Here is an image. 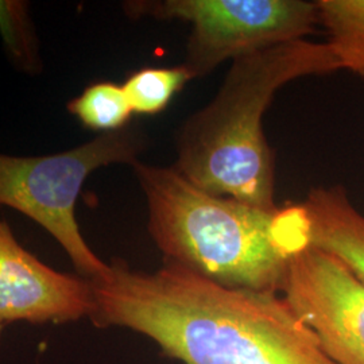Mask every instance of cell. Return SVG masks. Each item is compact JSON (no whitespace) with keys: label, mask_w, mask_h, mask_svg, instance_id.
<instances>
[{"label":"cell","mask_w":364,"mask_h":364,"mask_svg":"<svg viewBox=\"0 0 364 364\" xmlns=\"http://www.w3.org/2000/svg\"><path fill=\"white\" fill-rule=\"evenodd\" d=\"M0 31L14 65L30 75L39 72L38 39L27 3L0 1Z\"/></svg>","instance_id":"7c38bea8"},{"label":"cell","mask_w":364,"mask_h":364,"mask_svg":"<svg viewBox=\"0 0 364 364\" xmlns=\"http://www.w3.org/2000/svg\"><path fill=\"white\" fill-rule=\"evenodd\" d=\"M3 328H4V326L0 324V340H1V333H3Z\"/></svg>","instance_id":"4fadbf2b"},{"label":"cell","mask_w":364,"mask_h":364,"mask_svg":"<svg viewBox=\"0 0 364 364\" xmlns=\"http://www.w3.org/2000/svg\"><path fill=\"white\" fill-rule=\"evenodd\" d=\"M318 23L341 70L364 78V0H317Z\"/></svg>","instance_id":"9c48e42d"},{"label":"cell","mask_w":364,"mask_h":364,"mask_svg":"<svg viewBox=\"0 0 364 364\" xmlns=\"http://www.w3.org/2000/svg\"><path fill=\"white\" fill-rule=\"evenodd\" d=\"M341 70L328 43L299 39L236 58L209 105L182 123L174 169L197 188L274 212L275 165L262 119L279 88Z\"/></svg>","instance_id":"3957f363"},{"label":"cell","mask_w":364,"mask_h":364,"mask_svg":"<svg viewBox=\"0 0 364 364\" xmlns=\"http://www.w3.org/2000/svg\"><path fill=\"white\" fill-rule=\"evenodd\" d=\"M146 147L144 132L126 127L55 154L0 153V205L43 227L65 250L78 275L99 278L108 272L109 263L100 259L81 235L76 219L78 195L95 170L114 164L132 166Z\"/></svg>","instance_id":"277c9868"},{"label":"cell","mask_w":364,"mask_h":364,"mask_svg":"<svg viewBox=\"0 0 364 364\" xmlns=\"http://www.w3.org/2000/svg\"><path fill=\"white\" fill-rule=\"evenodd\" d=\"M149 234L164 262L223 287L282 294L291 259L311 246L305 207L262 210L188 181L174 166L135 162Z\"/></svg>","instance_id":"7a4b0ae2"},{"label":"cell","mask_w":364,"mask_h":364,"mask_svg":"<svg viewBox=\"0 0 364 364\" xmlns=\"http://www.w3.org/2000/svg\"><path fill=\"white\" fill-rule=\"evenodd\" d=\"M66 108L85 129L103 134L126 129L134 114L123 85L112 81L88 85Z\"/></svg>","instance_id":"30bf717a"},{"label":"cell","mask_w":364,"mask_h":364,"mask_svg":"<svg viewBox=\"0 0 364 364\" xmlns=\"http://www.w3.org/2000/svg\"><path fill=\"white\" fill-rule=\"evenodd\" d=\"M192 80V75L182 65L149 66L132 72L123 90L134 114L153 117L165 111L173 97Z\"/></svg>","instance_id":"8fae6325"},{"label":"cell","mask_w":364,"mask_h":364,"mask_svg":"<svg viewBox=\"0 0 364 364\" xmlns=\"http://www.w3.org/2000/svg\"><path fill=\"white\" fill-rule=\"evenodd\" d=\"M302 205L311 221V246L336 257L364 282V215L347 189L313 188Z\"/></svg>","instance_id":"ba28073f"},{"label":"cell","mask_w":364,"mask_h":364,"mask_svg":"<svg viewBox=\"0 0 364 364\" xmlns=\"http://www.w3.org/2000/svg\"><path fill=\"white\" fill-rule=\"evenodd\" d=\"M127 16L192 25L181 65L198 78L223 63L299 39L318 23L314 1L304 0H139Z\"/></svg>","instance_id":"5b68a950"},{"label":"cell","mask_w":364,"mask_h":364,"mask_svg":"<svg viewBox=\"0 0 364 364\" xmlns=\"http://www.w3.org/2000/svg\"><path fill=\"white\" fill-rule=\"evenodd\" d=\"M90 281L93 326L141 333L181 363L335 364L279 293L223 287L168 262L146 273L114 259Z\"/></svg>","instance_id":"6da1fadb"},{"label":"cell","mask_w":364,"mask_h":364,"mask_svg":"<svg viewBox=\"0 0 364 364\" xmlns=\"http://www.w3.org/2000/svg\"><path fill=\"white\" fill-rule=\"evenodd\" d=\"M335 364H364V282L320 248L299 252L282 289Z\"/></svg>","instance_id":"8992f818"},{"label":"cell","mask_w":364,"mask_h":364,"mask_svg":"<svg viewBox=\"0 0 364 364\" xmlns=\"http://www.w3.org/2000/svg\"><path fill=\"white\" fill-rule=\"evenodd\" d=\"M91 281L28 252L0 216V324H68L91 316Z\"/></svg>","instance_id":"52a82bcc"}]
</instances>
